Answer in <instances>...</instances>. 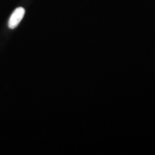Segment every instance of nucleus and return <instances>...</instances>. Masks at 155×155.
Instances as JSON below:
<instances>
[{
	"instance_id": "obj_1",
	"label": "nucleus",
	"mask_w": 155,
	"mask_h": 155,
	"mask_svg": "<svg viewBox=\"0 0 155 155\" xmlns=\"http://www.w3.org/2000/svg\"><path fill=\"white\" fill-rule=\"evenodd\" d=\"M25 14V10L22 7H18L15 11H13V13L11 14V17L9 19V28L13 29V28H17V25L20 23L21 20H22Z\"/></svg>"
}]
</instances>
